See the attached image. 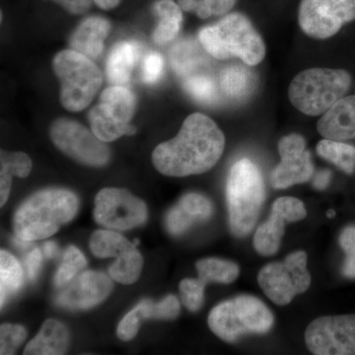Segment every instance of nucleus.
I'll list each match as a JSON object with an SVG mask.
<instances>
[{
    "label": "nucleus",
    "mask_w": 355,
    "mask_h": 355,
    "mask_svg": "<svg viewBox=\"0 0 355 355\" xmlns=\"http://www.w3.org/2000/svg\"><path fill=\"white\" fill-rule=\"evenodd\" d=\"M224 147L220 128L209 116L196 113L184 120L176 137L154 149L153 164L165 176L202 174L218 162Z\"/></svg>",
    "instance_id": "obj_1"
},
{
    "label": "nucleus",
    "mask_w": 355,
    "mask_h": 355,
    "mask_svg": "<svg viewBox=\"0 0 355 355\" xmlns=\"http://www.w3.org/2000/svg\"><path fill=\"white\" fill-rule=\"evenodd\" d=\"M78 207V198L69 190L38 191L22 203L14 216L16 237L27 242L51 237L73 219Z\"/></svg>",
    "instance_id": "obj_2"
},
{
    "label": "nucleus",
    "mask_w": 355,
    "mask_h": 355,
    "mask_svg": "<svg viewBox=\"0 0 355 355\" xmlns=\"http://www.w3.org/2000/svg\"><path fill=\"white\" fill-rule=\"evenodd\" d=\"M198 40L205 51L217 60L239 58L247 65H257L266 55L260 34L241 13L228 14L216 24L202 28Z\"/></svg>",
    "instance_id": "obj_3"
},
{
    "label": "nucleus",
    "mask_w": 355,
    "mask_h": 355,
    "mask_svg": "<svg viewBox=\"0 0 355 355\" xmlns=\"http://www.w3.org/2000/svg\"><path fill=\"white\" fill-rule=\"evenodd\" d=\"M265 196V183L258 166L247 158L234 163L226 181L229 223L233 235L246 237L253 231Z\"/></svg>",
    "instance_id": "obj_4"
},
{
    "label": "nucleus",
    "mask_w": 355,
    "mask_h": 355,
    "mask_svg": "<svg viewBox=\"0 0 355 355\" xmlns=\"http://www.w3.org/2000/svg\"><path fill=\"white\" fill-rule=\"evenodd\" d=\"M352 77L343 69H310L291 81L288 97L291 104L308 116H319L342 99L349 91Z\"/></svg>",
    "instance_id": "obj_5"
},
{
    "label": "nucleus",
    "mask_w": 355,
    "mask_h": 355,
    "mask_svg": "<svg viewBox=\"0 0 355 355\" xmlns=\"http://www.w3.org/2000/svg\"><path fill=\"white\" fill-rule=\"evenodd\" d=\"M272 313L260 299L240 295L216 306L209 326L222 340L235 343L249 334H266L272 328Z\"/></svg>",
    "instance_id": "obj_6"
},
{
    "label": "nucleus",
    "mask_w": 355,
    "mask_h": 355,
    "mask_svg": "<svg viewBox=\"0 0 355 355\" xmlns=\"http://www.w3.org/2000/svg\"><path fill=\"white\" fill-rule=\"evenodd\" d=\"M53 69L60 80L64 108L71 112L87 108L102 85L103 76L97 65L79 51L64 50L53 58Z\"/></svg>",
    "instance_id": "obj_7"
},
{
    "label": "nucleus",
    "mask_w": 355,
    "mask_h": 355,
    "mask_svg": "<svg viewBox=\"0 0 355 355\" xmlns=\"http://www.w3.org/2000/svg\"><path fill=\"white\" fill-rule=\"evenodd\" d=\"M137 108V98L125 86L113 85L105 89L99 102L89 113L91 130L98 139L111 142L125 135H132L130 125Z\"/></svg>",
    "instance_id": "obj_8"
},
{
    "label": "nucleus",
    "mask_w": 355,
    "mask_h": 355,
    "mask_svg": "<svg viewBox=\"0 0 355 355\" xmlns=\"http://www.w3.org/2000/svg\"><path fill=\"white\" fill-rule=\"evenodd\" d=\"M259 286L275 304H289L298 294L304 293L311 284L307 270V254L294 252L280 263H268L258 275Z\"/></svg>",
    "instance_id": "obj_9"
},
{
    "label": "nucleus",
    "mask_w": 355,
    "mask_h": 355,
    "mask_svg": "<svg viewBox=\"0 0 355 355\" xmlns=\"http://www.w3.org/2000/svg\"><path fill=\"white\" fill-rule=\"evenodd\" d=\"M51 139L70 158L81 164L101 167L111 157L106 142L98 139L92 130L70 119H58L51 123Z\"/></svg>",
    "instance_id": "obj_10"
},
{
    "label": "nucleus",
    "mask_w": 355,
    "mask_h": 355,
    "mask_svg": "<svg viewBox=\"0 0 355 355\" xmlns=\"http://www.w3.org/2000/svg\"><path fill=\"white\" fill-rule=\"evenodd\" d=\"M298 20L311 38H331L355 20V0H301Z\"/></svg>",
    "instance_id": "obj_11"
},
{
    "label": "nucleus",
    "mask_w": 355,
    "mask_h": 355,
    "mask_svg": "<svg viewBox=\"0 0 355 355\" xmlns=\"http://www.w3.org/2000/svg\"><path fill=\"white\" fill-rule=\"evenodd\" d=\"M308 349L316 355H355V315L318 318L305 331Z\"/></svg>",
    "instance_id": "obj_12"
},
{
    "label": "nucleus",
    "mask_w": 355,
    "mask_h": 355,
    "mask_svg": "<svg viewBox=\"0 0 355 355\" xmlns=\"http://www.w3.org/2000/svg\"><path fill=\"white\" fill-rule=\"evenodd\" d=\"M94 218L113 230H130L147 219L146 203L123 189L106 188L95 198Z\"/></svg>",
    "instance_id": "obj_13"
},
{
    "label": "nucleus",
    "mask_w": 355,
    "mask_h": 355,
    "mask_svg": "<svg viewBox=\"0 0 355 355\" xmlns=\"http://www.w3.org/2000/svg\"><path fill=\"white\" fill-rule=\"evenodd\" d=\"M279 164L272 170L270 184L275 189H287L309 181L314 173L306 141L297 133L286 135L279 142Z\"/></svg>",
    "instance_id": "obj_14"
},
{
    "label": "nucleus",
    "mask_w": 355,
    "mask_h": 355,
    "mask_svg": "<svg viewBox=\"0 0 355 355\" xmlns=\"http://www.w3.org/2000/svg\"><path fill=\"white\" fill-rule=\"evenodd\" d=\"M307 216L304 203L291 197L277 198L268 220L257 229L254 248L261 256H272L279 251L287 222L302 220Z\"/></svg>",
    "instance_id": "obj_15"
},
{
    "label": "nucleus",
    "mask_w": 355,
    "mask_h": 355,
    "mask_svg": "<svg viewBox=\"0 0 355 355\" xmlns=\"http://www.w3.org/2000/svg\"><path fill=\"white\" fill-rule=\"evenodd\" d=\"M113 282L105 273L85 272L58 294L55 302L71 310L90 309L103 302L111 293Z\"/></svg>",
    "instance_id": "obj_16"
},
{
    "label": "nucleus",
    "mask_w": 355,
    "mask_h": 355,
    "mask_svg": "<svg viewBox=\"0 0 355 355\" xmlns=\"http://www.w3.org/2000/svg\"><path fill=\"white\" fill-rule=\"evenodd\" d=\"M214 212L209 198L197 193L182 197L166 216V227L172 235H182L197 222L207 220Z\"/></svg>",
    "instance_id": "obj_17"
},
{
    "label": "nucleus",
    "mask_w": 355,
    "mask_h": 355,
    "mask_svg": "<svg viewBox=\"0 0 355 355\" xmlns=\"http://www.w3.org/2000/svg\"><path fill=\"white\" fill-rule=\"evenodd\" d=\"M317 128L324 139H355V95L343 97L334 104L318 121Z\"/></svg>",
    "instance_id": "obj_18"
},
{
    "label": "nucleus",
    "mask_w": 355,
    "mask_h": 355,
    "mask_svg": "<svg viewBox=\"0 0 355 355\" xmlns=\"http://www.w3.org/2000/svg\"><path fill=\"white\" fill-rule=\"evenodd\" d=\"M111 25L100 16L84 19L69 40L72 50L79 51L91 60L99 58L104 50V41L108 37Z\"/></svg>",
    "instance_id": "obj_19"
},
{
    "label": "nucleus",
    "mask_w": 355,
    "mask_h": 355,
    "mask_svg": "<svg viewBox=\"0 0 355 355\" xmlns=\"http://www.w3.org/2000/svg\"><path fill=\"white\" fill-rule=\"evenodd\" d=\"M69 333L67 327L57 320L44 322L38 335L26 345V355L64 354L69 349Z\"/></svg>",
    "instance_id": "obj_20"
},
{
    "label": "nucleus",
    "mask_w": 355,
    "mask_h": 355,
    "mask_svg": "<svg viewBox=\"0 0 355 355\" xmlns=\"http://www.w3.org/2000/svg\"><path fill=\"white\" fill-rule=\"evenodd\" d=\"M139 58V46L135 42H121L110 53L106 73L110 83L123 86L130 81Z\"/></svg>",
    "instance_id": "obj_21"
},
{
    "label": "nucleus",
    "mask_w": 355,
    "mask_h": 355,
    "mask_svg": "<svg viewBox=\"0 0 355 355\" xmlns=\"http://www.w3.org/2000/svg\"><path fill=\"white\" fill-rule=\"evenodd\" d=\"M153 8L159 18L157 27L154 30V42L157 44L170 43L176 38L181 29L182 8L174 0H157Z\"/></svg>",
    "instance_id": "obj_22"
},
{
    "label": "nucleus",
    "mask_w": 355,
    "mask_h": 355,
    "mask_svg": "<svg viewBox=\"0 0 355 355\" xmlns=\"http://www.w3.org/2000/svg\"><path fill=\"white\" fill-rule=\"evenodd\" d=\"M0 205L3 207L8 200L12 177L26 178L32 170V161L23 153L1 151L0 155Z\"/></svg>",
    "instance_id": "obj_23"
},
{
    "label": "nucleus",
    "mask_w": 355,
    "mask_h": 355,
    "mask_svg": "<svg viewBox=\"0 0 355 355\" xmlns=\"http://www.w3.org/2000/svg\"><path fill=\"white\" fill-rule=\"evenodd\" d=\"M219 86L226 97L241 101L254 90V76L241 65H230L219 74Z\"/></svg>",
    "instance_id": "obj_24"
},
{
    "label": "nucleus",
    "mask_w": 355,
    "mask_h": 355,
    "mask_svg": "<svg viewBox=\"0 0 355 355\" xmlns=\"http://www.w3.org/2000/svg\"><path fill=\"white\" fill-rule=\"evenodd\" d=\"M205 58L198 44L191 40L177 42L170 51V64L180 76H193L205 64Z\"/></svg>",
    "instance_id": "obj_25"
},
{
    "label": "nucleus",
    "mask_w": 355,
    "mask_h": 355,
    "mask_svg": "<svg viewBox=\"0 0 355 355\" xmlns=\"http://www.w3.org/2000/svg\"><path fill=\"white\" fill-rule=\"evenodd\" d=\"M24 275L22 266L15 257L8 252H0V304L1 308L7 300L17 293L22 286Z\"/></svg>",
    "instance_id": "obj_26"
},
{
    "label": "nucleus",
    "mask_w": 355,
    "mask_h": 355,
    "mask_svg": "<svg viewBox=\"0 0 355 355\" xmlns=\"http://www.w3.org/2000/svg\"><path fill=\"white\" fill-rule=\"evenodd\" d=\"M198 279L207 286L209 282L231 284L239 277L240 268L235 263L220 259H202L196 263Z\"/></svg>",
    "instance_id": "obj_27"
},
{
    "label": "nucleus",
    "mask_w": 355,
    "mask_h": 355,
    "mask_svg": "<svg viewBox=\"0 0 355 355\" xmlns=\"http://www.w3.org/2000/svg\"><path fill=\"white\" fill-rule=\"evenodd\" d=\"M116 261L110 266V277L123 284H135L139 279L144 266V258L137 247L125 250L116 257Z\"/></svg>",
    "instance_id": "obj_28"
},
{
    "label": "nucleus",
    "mask_w": 355,
    "mask_h": 355,
    "mask_svg": "<svg viewBox=\"0 0 355 355\" xmlns=\"http://www.w3.org/2000/svg\"><path fill=\"white\" fill-rule=\"evenodd\" d=\"M317 153L340 168L345 174L355 171V146L343 141L323 139L317 144Z\"/></svg>",
    "instance_id": "obj_29"
},
{
    "label": "nucleus",
    "mask_w": 355,
    "mask_h": 355,
    "mask_svg": "<svg viewBox=\"0 0 355 355\" xmlns=\"http://www.w3.org/2000/svg\"><path fill=\"white\" fill-rule=\"evenodd\" d=\"M135 246L120 233L111 230H98L90 240V249L98 258H116L125 250Z\"/></svg>",
    "instance_id": "obj_30"
},
{
    "label": "nucleus",
    "mask_w": 355,
    "mask_h": 355,
    "mask_svg": "<svg viewBox=\"0 0 355 355\" xmlns=\"http://www.w3.org/2000/svg\"><path fill=\"white\" fill-rule=\"evenodd\" d=\"M235 3L236 0H178L182 10L196 13L202 19L225 15Z\"/></svg>",
    "instance_id": "obj_31"
},
{
    "label": "nucleus",
    "mask_w": 355,
    "mask_h": 355,
    "mask_svg": "<svg viewBox=\"0 0 355 355\" xmlns=\"http://www.w3.org/2000/svg\"><path fill=\"white\" fill-rule=\"evenodd\" d=\"M86 265L87 261L80 250L74 246L67 248L62 266L58 268L55 275V286L62 287L69 284L76 277L77 273L86 268Z\"/></svg>",
    "instance_id": "obj_32"
},
{
    "label": "nucleus",
    "mask_w": 355,
    "mask_h": 355,
    "mask_svg": "<svg viewBox=\"0 0 355 355\" xmlns=\"http://www.w3.org/2000/svg\"><path fill=\"white\" fill-rule=\"evenodd\" d=\"M184 89L193 99L203 104H214L218 97L216 83L207 76L196 74L187 77Z\"/></svg>",
    "instance_id": "obj_33"
},
{
    "label": "nucleus",
    "mask_w": 355,
    "mask_h": 355,
    "mask_svg": "<svg viewBox=\"0 0 355 355\" xmlns=\"http://www.w3.org/2000/svg\"><path fill=\"white\" fill-rule=\"evenodd\" d=\"M205 287V284L200 279H186L180 284L182 300L184 305L191 312H197L202 308Z\"/></svg>",
    "instance_id": "obj_34"
},
{
    "label": "nucleus",
    "mask_w": 355,
    "mask_h": 355,
    "mask_svg": "<svg viewBox=\"0 0 355 355\" xmlns=\"http://www.w3.org/2000/svg\"><path fill=\"white\" fill-rule=\"evenodd\" d=\"M27 333L22 326L3 324L0 328V354H13L24 342Z\"/></svg>",
    "instance_id": "obj_35"
},
{
    "label": "nucleus",
    "mask_w": 355,
    "mask_h": 355,
    "mask_svg": "<svg viewBox=\"0 0 355 355\" xmlns=\"http://www.w3.org/2000/svg\"><path fill=\"white\" fill-rule=\"evenodd\" d=\"M340 245L345 252L343 275L347 279H355V225H349L340 235Z\"/></svg>",
    "instance_id": "obj_36"
},
{
    "label": "nucleus",
    "mask_w": 355,
    "mask_h": 355,
    "mask_svg": "<svg viewBox=\"0 0 355 355\" xmlns=\"http://www.w3.org/2000/svg\"><path fill=\"white\" fill-rule=\"evenodd\" d=\"M164 69V60L158 53H150L146 55L142 67L144 83L153 84L161 78Z\"/></svg>",
    "instance_id": "obj_37"
},
{
    "label": "nucleus",
    "mask_w": 355,
    "mask_h": 355,
    "mask_svg": "<svg viewBox=\"0 0 355 355\" xmlns=\"http://www.w3.org/2000/svg\"><path fill=\"white\" fill-rule=\"evenodd\" d=\"M142 318L140 317L139 311L137 308H133L130 312H128L123 320L120 322L116 330V335L121 340L128 342L132 340L137 334L139 333L140 323H141Z\"/></svg>",
    "instance_id": "obj_38"
},
{
    "label": "nucleus",
    "mask_w": 355,
    "mask_h": 355,
    "mask_svg": "<svg viewBox=\"0 0 355 355\" xmlns=\"http://www.w3.org/2000/svg\"><path fill=\"white\" fill-rule=\"evenodd\" d=\"M180 302L176 296H166L160 302H155L156 320L176 319L180 314Z\"/></svg>",
    "instance_id": "obj_39"
},
{
    "label": "nucleus",
    "mask_w": 355,
    "mask_h": 355,
    "mask_svg": "<svg viewBox=\"0 0 355 355\" xmlns=\"http://www.w3.org/2000/svg\"><path fill=\"white\" fill-rule=\"evenodd\" d=\"M43 252L38 248L33 249L25 259L26 270H27V277L29 280L36 279L37 275L41 268L42 261H43Z\"/></svg>",
    "instance_id": "obj_40"
},
{
    "label": "nucleus",
    "mask_w": 355,
    "mask_h": 355,
    "mask_svg": "<svg viewBox=\"0 0 355 355\" xmlns=\"http://www.w3.org/2000/svg\"><path fill=\"white\" fill-rule=\"evenodd\" d=\"M73 15H83L90 9L92 0H50Z\"/></svg>",
    "instance_id": "obj_41"
},
{
    "label": "nucleus",
    "mask_w": 355,
    "mask_h": 355,
    "mask_svg": "<svg viewBox=\"0 0 355 355\" xmlns=\"http://www.w3.org/2000/svg\"><path fill=\"white\" fill-rule=\"evenodd\" d=\"M331 172L329 170L318 172L313 180V187L318 191H324L331 183Z\"/></svg>",
    "instance_id": "obj_42"
},
{
    "label": "nucleus",
    "mask_w": 355,
    "mask_h": 355,
    "mask_svg": "<svg viewBox=\"0 0 355 355\" xmlns=\"http://www.w3.org/2000/svg\"><path fill=\"white\" fill-rule=\"evenodd\" d=\"M42 252H43L44 258H53V257L55 256V254H57L58 252L57 244H55V242L44 243L43 250H42Z\"/></svg>",
    "instance_id": "obj_43"
},
{
    "label": "nucleus",
    "mask_w": 355,
    "mask_h": 355,
    "mask_svg": "<svg viewBox=\"0 0 355 355\" xmlns=\"http://www.w3.org/2000/svg\"><path fill=\"white\" fill-rule=\"evenodd\" d=\"M100 8L104 10H111L120 4L121 0H93Z\"/></svg>",
    "instance_id": "obj_44"
},
{
    "label": "nucleus",
    "mask_w": 355,
    "mask_h": 355,
    "mask_svg": "<svg viewBox=\"0 0 355 355\" xmlns=\"http://www.w3.org/2000/svg\"><path fill=\"white\" fill-rule=\"evenodd\" d=\"M336 216L335 210L330 209L327 211V216L329 217V218H334Z\"/></svg>",
    "instance_id": "obj_45"
}]
</instances>
